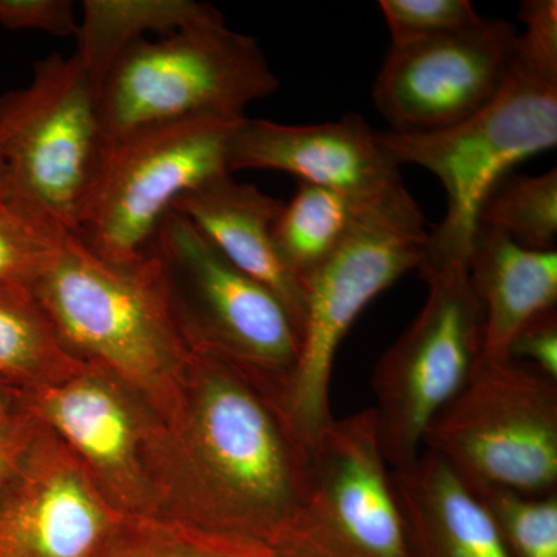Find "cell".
I'll return each mask as SVG.
<instances>
[{
    "instance_id": "6da1fadb",
    "label": "cell",
    "mask_w": 557,
    "mask_h": 557,
    "mask_svg": "<svg viewBox=\"0 0 557 557\" xmlns=\"http://www.w3.org/2000/svg\"><path fill=\"white\" fill-rule=\"evenodd\" d=\"M156 520L276 548L310 490L311 454L276 399L190 348L170 416L148 442Z\"/></svg>"
},
{
    "instance_id": "7a4b0ae2",
    "label": "cell",
    "mask_w": 557,
    "mask_h": 557,
    "mask_svg": "<svg viewBox=\"0 0 557 557\" xmlns=\"http://www.w3.org/2000/svg\"><path fill=\"white\" fill-rule=\"evenodd\" d=\"M30 292L70 357L115 376L159 420L170 416L190 348L148 256L112 262L65 233Z\"/></svg>"
},
{
    "instance_id": "3957f363",
    "label": "cell",
    "mask_w": 557,
    "mask_h": 557,
    "mask_svg": "<svg viewBox=\"0 0 557 557\" xmlns=\"http://www.w3.org/2000/svg\"><path fill=\"white\" fill-rule=\"evenodd\" d=\"M376 138L398 168H423L446 190L448 209L429 234L423 262H468L491 189L520 161L556 148L557 67L516 42L504 87L474 116L442 131H376Z\"/></svg>"
},
{
    "instance_id": "277c9868",
    "label": "cell",
    "mask_w": 557,
    "mask_h": 557,
    "mask_svg": "<svg viewBox=\"0 0 557 557\" xmlns=\"http://www.w3.org/2000/svg\"><path fill=\"white\" fill-rule=\"evenodd\" d=\"M145 255L188 347L225 359L281 406L300 341L276 296L175 211L161 220Z\"/></svg>"
},
{
    "instance_id": "5b68a950",
    "label": "cell",
    "mask_w": 557,
    "mask_h": 557,
    "mask_svg": "<svg viewBox=\"0 0 557 557\" xmlns=\"http://www.w3.org/2000/svg\"><path fill=\"white\" fill-rule=\"evenodd\" d=\"M429 234L417 201L398 186L361 209L346 240L304 285L299 359L281 408L309 448L333 420L330 383L344 336L381 292L418 270Z\"/></svg>"
},
{
    "instance_id": "8992f818",
    "label": "cell",
    "mask_w": 557,
    "mask_h": 557,
    "mask_svg": "<svg viewBox=\"0 0 557 557\" xmlns=\"http://www.w3.org/2000/svg\"><path fill=\"white\" fill-rule=\"evenodd\" d=\"M278 79L251 36L225 22L141 39L113 62L100 84L109 146L139 132L201 116H245Z\"/></svg>"
},
{
    "instance_id": "52a82bcc",
    "label": "cell",
    "mask_w": 557,
    "mask_h": 557,
    "mask_svg": "<svg viewBox=\"0 0 557 557\" xmlns=\"http://www.w3.org/2000/svg\"><path fill=\"white\" fill-rule=\"evenodd\" d=\"M100 84L75 54H50L32 83L0 95L10 199L78 234L109 152Z\"/></svg>"
},
{
    "instance_id": "ba28073f",
    "label": "cell",
    "mask_w": 557,
    "mask_h": 557,
    "mask_svg": "<svg viewBox=\"0 0 557 557\" xmlns=\"http://www.w3.org/2000/svg\"><path fill=\"white\" fill-rule=\"evenodd\" d=\"M421 446L467 486L556 494L557 381L518 359L479 358Z\"/></svg>"
},
{
    "instance_id": "9c48e42d",
    "label": "cell",
    "mask_w": 557,
    "mask_h": 557,
    "mask_svg": "<svg viewBox=\"0 0 557 557\" xmlns=\"http://www.w3.org/2000/svg\"><path fill=\"white\" fill-rule=\"evenodd\" d=\"M423 309L376 362V432L391 469L408 468L421 454L424 431L456 397L482 351L483 311L468 262H423Z\"/></svg>"
},
{
    "instance_id": "30bf717a",
    "label": "cell",
    "mask_w": 557,
    "mask_h": 557,
    "mask_svg": "<svg viewBox=\"0 0 557 557\" xmlns=\"http://www.w3.org/2000/svg\"><path fill=\"white\" fill-rule=\"evenodd\" d=\"M245 119L201 116L110 146L79 236L104 259L139 262L180 197L230 174L231 141Z\"/></svg>"
},
{
    "instance_id": "8fae6325",
    "label": "cell",
    "mask_w": 557,
    "mask_h": 557,
    "mask_svg": "<svg viewBox=\"0 0 557 557\" xmlns=\"http://www.w3.org/2000/svg\"><path fill=\"white\" fill-rule=\"evenodd\" d=\"M310 490L277 557H409L373 409L332 421L310 448Z\"/></svg>"
},
{
    "instance_id": "7c38bea8",
    "label": "cell",
    "mask_w": 557,
    "mask_h": 557,
    "mask_svg": "<svg viewBox=\"0 0 557 557\" xmlns=\"http://www.w3.org/2000/svg\"><path fill=\"white\" fill-rule=\"evenodd\" d=\"M20 409L67 446L124 518L156 519L148 442L159 417L104 370L20 394Z\"/></svg>"
},
{
    "instance_id": "4fadbf2b",
    "label": "cell",
    "mask_w": 557,
    "mask_h": 557,
    "mask_svg": "<svg viewBox=\"0 0 557 557\" xmlns=\"http://www.w3.org/2000/svg\"><path fill=\"white\" fill-rule=\"evenodd\" d=\"M519 33L485 20L443 38L391 47L373 102L395 132L448 129L474 116L504 87Z\"/></svg>"
},
{
    "instance_id": "5bb4252c",
    "label": "cell",
    "mask_w": 557,
    "mask_h": 557,
    "mask_svg": "<svg viewBox=\"0 0 557 557\" xmlns=\"http://www.w3.org/2000/svg\"><path fill=\"white\" fill-rule=\"evenodd\" d=\"M124 519L67 446L36 423L20 467L0 483V557H101Z\"/></svg>"
},
{
    "instance_id": "9a60e30c",
    "label": "cell",
    "mask_w": 557,
    "mask_h": 557,
    "mask_svg": "<svg viewBox=\"0 0 557 557\" xmlns=\"http://www.w3.org/2000/svg\"><path fill=\"white\" fill-rule=\"evenodd\" d=\"M228 170L288 172L364 205L405 185L376 131L355 113L309 126L245 119L231 141Z\"/></svg>"
},
{
    "instance_id": "2e32d148",
    "label": "cell",
    "mask_w": 557,
    "mask_h": 557,
    "mask_svg": "<svg viewBox=\"0 0 557 557\" xmlns=\"http://www.w3.org/2000/svg\"><path fill=\"white\" fill-rule=\"evenodd\" d=\"M282 208L281 200L228 174L180 197L172 211L185 215L236 269L276 296L300 341L306 289L285 269L274 247V225Z\"/></svg>"
},
{
    "instance_id": "e0dca14e",
    "label": "cell",
    "mask_w": 557,
    "mask_h": 557,
    "mask_svg": "<svg viewBox=\"0 0 557 557\" xmlns=\"http://www.w3.org/2000/svg\"><path fill=\"white\" fill-rule=\"evenodd\" d=\"M409 557H511L474 494L435 454L391 469Z\"/></svg>"
},
{
    "instance_id": "ac0fdd59",
    "label": "cell",
    "mask_w": 557,
    "mask_h": 557,
    "mask_svg": "<svg viewBox=\"0 0 557 557\" xmlns=\"http://www.w3.org/2000/svg\"><path fill=\"white\" fill-rule=\"evenodd\" d=\"M468 273L483 311L479 358H508L520 327L557 307V251L520 247L493 226L479 225L475 230Z\"/></svg>"
},
{
    "instance_id": "d6986e66",
    "label": "cell",
    "mask_w": 557,
    "mask_h": 557,
    "mask_svg": "<svg viewBox=\"0 0 557 557\" xmlns=\"http://www.w3.org/2000/svg\"><path fill=\"white\" fill-rule=\"evenodd\" d=\"M215 22H225L222 13L194 0H86L73 54L101 84L113 62L148 33L164 38Z\"/></svg>"
},
{
    "instance_id": "ffe728a7",
    "label": "cell",
    "mask_w": 557,
    "mask_h": 557,
    "mask_svg": "<svg viewBox=\"0 0 557 557\" xmlns=\"http://www.w3.org/2000/svg\"><path fill=\"white\" fill-rule=\"evenodd\" d=\"M86 368L61 346L30 288L0 287V384L24 394Z\"/></svg>"
},
{
    "instance_id": "44dd1931",
    "label": "cell",
    "mask_w": 557,
    "mask_h": 557,
    "mask_svg": "<svg viewBox=\"0 0 557 557\" xmlns=\"http://www.w3.org/2000/svg\"><path fill=\"white\" fill-rule=\"evenodd\" d=\"M368 205L336 190L299 182L292 201L284 203L278 214L273 236L278 259L302 287L346 240L359 212Z\"/></svg>"
},
{
    "instance_id": "7402d4cb",
    "label": "cell",
    "mask_w": 557,
    "mask_h": 557,
    "mask_svg": "<svg viewBox=\"0 0 557 557\" xmlns=\"http://www.w3.org/2000/svg\"><path fill=\"white\" fill-rule=\"evenodd\" d=\"M479 225L504 231L520 247L556 251V168L542 175L502 178L480 208Z\"/></svg>"
},
{
    "instance_id": "603a6c76",
    "label": "cell",
    "mask_w": 557,
    "mask_h": 557,
    "mask_svg": "<svg viewBox=\"0 0 557 557\" xmlns=\"http://www.w3.org/2000/svg\"><path fill=\"white\" fill-rule=\"evenodd\" d=\"M101 557H277L255 542L201 533L156 519H124Z\"/></svg>"
},
{
    "instance_id": "cb8c5ba5",
    "label": "cell",
    "mask_w": 557,
    "mask_h": 557,
    "mask_svg": "<svg viewBox=\"0 0 557 557\" xmlns=\"http://www.w3.org/2000/svg\"><path fill=\"white\" fill-rule=\"evenodd\" d=\"M468 487L511 557H557V493L527 496L507 487Z\"/></svg>"
},
{
    "instance_id": "d4e9b609",
    "label": "cell",
    "mask_w": 557,
    "mask_h": 557,
    "mask_svg": "<svg viewBox=\"0 0 557 557\" xmlns=\"http://www.w3.org/2000/svg\"><path fill=\"white\" fill-rule=\"evenodd\" d=\"M67 231L13 199L0 200V287L30 288Z\"/></svg>"
},
{
    "instance_id": "484cf974",
    "label": "cell",
    "mask_w": 557,
    "mask_h": 557,
    "mask_svg": "<svg viewBox=\"0 0 557 557\" xmlns=\"http://www.w3.org/2000/svg\"><path fill=\"white\" fill-rule=\"evenodd\" d=\"M391 47L443 38L483 21L469 0H381Z\"/></svg>"
},
{
    "instance_id": "4316f807",
    "label": "cell",
    "mask_w": 557,
    "mask_h": 557,
    "mask_svg": "<svg viewBox=\"0 0 557 557\" xmlns=\"http://www.w3.org/2000/svg\"><path fill=\"white\" fill-rule=\"evenodd\" d=\"M0 25L10 30H39L76 36L73 3L69 0H0Z\"/></svg>"
},
{
    "instance_id": "83f0119b",
    "label": "cell",
    "mask_w": 557,
    "mask_h": 557,
    "mask_svg": "<svg viewBox=\"0 0 557 557\" xmlns=\"http://www.w3.org/2000/svg\"><path fill=\"white\" fill-rule=\"evenodd\" d=\"M508 358L527 362L557 381V307L542 311L520 327L509 346Z\"/></svg>"
},
{
    "instance_id": "f1b7e54d",
    "label": "cell",
    "mask_w": 557,
    "mask_h": 557,
    "mask_svg": "<svg viewBox=\"0 0 557 557\" xmlns=\"http://www.w3.org/2000/svg\"><path fill=\"white\" fill-rule=\"evenodd\" d=\"M519 20L525 32L518 42L531 57L557 65V2L556 0H527L519 10Z\"/></svg>"
},
{
    "instance_id": "f546056e",
    "label": "cell",
    "mask_w": 557,
    "mask_h": 557,
    "mask_svg": "<svg viewBox=\"0 0 557 557\" xmlns=\"http://www.w3.org/2000/svg\"><path fill=\"white\" fill-rule=\"evenodd\" d=\"M36 423L27 413L17 410L0 417V483L16 471L22 458L30 448Z\"/></svg>"
},
{
    "instance_id": "4dcf8cb0",
    "label": "cell",
    "mask_w": 557,
    "mask_h": 557,
    "mask_svg": "<svg viewBox=\"0 0 557 557\" xmlns=\"http://www.w3.org/2000/svg\"><path fill=\"white\" fill-rule=\"evenodd\" d=\"M17 410H20V394L0 384V417L10 416Z\"/></svg>"
},
{
    "instance_id": "1f68e13d",
    "label": "cell",
    "mask_w": 557,
    "mask_h": 557,
    "mask_svg": "<svg viewBox=\"0 0 557 557\" xmlns=\"http://www.w3.org/2000/svg\"><path fill=\"white\" fill-rule=\"evenodd\" d=\"M11 190H10V180L9 174H7L5 164L0 160V200L10 199Z\"/></svg>"
}]
</instances>
